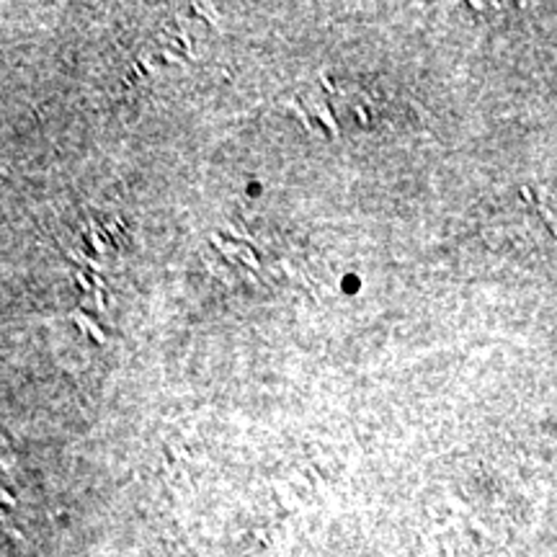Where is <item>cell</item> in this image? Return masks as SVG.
Masks as SVG:
<instances>
[{
  "label": "cell",
  "mask_w": 557,
  "mask_h": 557,
  "mask_svg": "<svg viewBox=\"0 0 557 557\" xmlns=\"http://www.w3.org/2000/svg\"><path fill=\"white\" fill-rule=\"evenodd\" d=\"M70 317L75 320V325H78L83 333L93 335V340H96V343H106V333L98 328V322H96L91 315H85L83 310H73V312H70Z\"/></svg>",
  "instance_id": "cell-1"
},
{
  "label": "cell",
  "mask_w": 557,
  "mask_h": 557,
  "mask_svg": "<svg viewBox=\"0 0 557 557\" xmlns=\"http://www.w3.org/2000/svg\"><path fill=\"white\" fill-rule=\"evenodd\" d=\"M209 240H212V245L225 256V261H230V263H235L238 258H240V243H225L217 232L214 235H209Z\"/></svg>",
  "instance_id": "cell-2"
},
{
  "label": "cell",
  "mask_w": 557,
  "mask_h": 557,
  "mask_svg": "<svg viewBox=\"0 0 557 557\" xmlns=\"http://www.w3.org/2000/svg\"><path fill=\"white\" fill-rule=\"evenodd\" d=\"M310 109H312V114L322 121V127L330 132V134H338L340 132V127H338V121L333 119V114H330V109L325 106V103H310Z\"/></svg>",
  "instance_id": "cell-3"
},
{
  "label": "cell",
  "mask_w": 557,
  "mask_h": 557,
  "mask_svg": "<svg viewBox=\"0 0 557 557\" xmlns=\"http://www.w3.org/2000/svg\"><path fill=\"white\" fill-rule=\"evenodd\" d=\"M165 31H170V37H175L181 44H183V52L189 55L191 60H196V52H194V44H191V37L186 34V31H175L173 26H165Z\"/></svg>",
  "instance_id": "cell-4"
},
{
  "label": "cell",
  "mask_w": 557,
  "mask_h": 557,
  "mask_svg": "<svg viewBox=\"0 0 557 557\" xmlns=\"http://www.w3.org/2000/svg\"><path fill=\"white\" fill-rule=\"evenodd\" d=\"M240 261L248 266V268H253V271H261V261L256 258V253L245 245V243H240Z\"/></svg>",
  "instance_id": "cell-5"
},
{
  "label": "cell",
  "mask_w": 557,
  "mask_h": 557,
  "mask_svg": "<svg viewBox=\"0 0 557 557\" xmlns=\"http://www.w3.org/2000/svg\"><path fill=\"white\" fill-rule=\"evenodd\" d=\"M88 243L93 245V250H96V253H106V250H109V243H103V240L98 238V230H96V227H91V225H88Z\"/></svg>",
  "instance_id": "cell-6"
},
{
  "label": "cell",
  "mask_w": 557,
  "mask_h": 557,
  "mask_svg": "<svg viewBox=\"0 0 557 557\" xmlns=\"http://www.w3.org/2000/svg\"><path fill=\"white\" fill-rule=\"evenodd\" d=\"M286 106H289V109H292V111H294V114L299 116V121H302V127H304L307 132H312V121H310V116H307V111H304V109H302V106H299L297 101H289Z\"/></svg>",
  "instance_id": "cell-7"
},
{
  "label": "cell",
  "mask_w": 557,
  "mask_h": 557,
  "mask_svg": "<svg viewBox=\"0 0 557 557\" xmlns=\"http://www.w3.org/2000/svg\"><path fill=\"white\" fill-rule=\"evenodd\" d=\"M539 214L544 217V222H547V225L552 227V232H554V238H557V217L552 214V209H547L544 204H539Z\"/></svg>",
  "instance_id": "cell-8"
},
{
  "label": "cell",
  "mask_w": 557,
  "mask_h": 557,
  "mask_svg": "<svg viewBox=\"0 0 557 557\" xmlns=\"http://www.w3.org/2000/svg\"><path fill=\"white\" fill-rule=\"evenodd\" d=\"M75 281H78V286H80L83 292H96V289H93V284L88 281L85 271H75Z\"/></svg>",
  "instance_id": "cell-9"
},
{
  "label": "cell",
  "mask_w": 557,
  "mask_h": 557,
  "mask_svg": "<svg viewBox=\"0 0 557 557\" xmlns=\"http://www.w3.org/2000/svg\"><path fill=\"white\" fill-rule=\"evenodd\" d=\"M191 8H194V11H196V13H199V16H202V19H207V21H209V24H212V26H217V16H212V13H209V11H207V8H204V6H199V3H194V6H191Z\"/></svg>",
  "instance_id": "cell-10"
},
{
  "label": "cell",
  "mask_w": 557,
  "mask_h": 557,
  "mask_svg": "<svg viewBox=\"0 0 557 557\" xmlns=\"http://www.w3.org/2000/svg\"><path fill=\"white\" fill-rule=\"evenodd\" d=\"M160 55H163V60H165V62H175V65H183V57H181L178 52H173V49H163Z\"/></svg>",
  "instance_id": "cell-11"
},
{
  "label": "cell",
  "mask_w": 557,
  "mask_h": 557,
  "mask_svg": "<svg viewBox=\"0 0 557 557\" xmlns=\"http://www.w3.org/2000/svg\"><path fill=\"white\" fill-rule=\"evenodd\" d=\"M279 263H281V268H284V271H286V274H289V276H292V279H299V281H304V279H302V276H299V274H297V271H294V268H292V263H289V261H286V258H281V261H279ZM304 284H307V281H304ZM307 289H312V286H310V284H307Z\"/></svg>",
  "instance_id": "cell-12"
},
{
  "label": "cell",
  "mask_w": 557,
  "mask_h": 557,
  "mask_svg": "<svg viewBox=\"0 0 557 557\" xmlns=\"http://www.w3.org/2000/svg\"><path fill=\"white\" fill-rule=\"evenodd\" d=\"M106 232H109V235L116 240V245H121V240H124V238H121V232H119V225H116V222H109V225H106Z\"/></svg>",
  "instance_id": "cell-13"
},
{
  "label": "cell",
  "mask_w": 557,
  "mask_h": 557,
  "mask_svg": "<svg viewBox=\"0 0 557 557\" xmlns=\"http://www.w3.org/2000/svg\"><path fill=\"white\" fill-rule=\"evenodd\" d=\"M139 62H142V67H145L147 73H157V67H155V62H152V60H150L147 55H142V57H139Z\"/></svg>",
  "instance_id": "cell-14"
},
{
  "label": "cell",
  "mask_w": 557,
  "mask_h": 557,
  "mask_svg": "<svg viewBox=\"0 0 557 557\" xmlns=\"http://www.w3.org/2000/svg\"><path fill=\"white\" fill-rule=\"evenodd\" d=\"M93 299H96V307H98V310H106V299H103V289H96V292H93Z\"/></svg>",
  "instance_id": "cell-15"
},
{
  "label": "cell",
  "mask_w": 557,
  "mask_h": 557,
  "mask_svg": "<svg viewBox=\"0 0 557 557\" xmlns=\"http://www.w3.org/2000/svg\"><path fill=\"white\" fill-rule=\"evenodd\" d=\"M320 83H322V85H325V91H328V93H335V85H333V83H330V78H328V75H325V73H320Z\"/></svg>",
  "instance_id": "cell-16"
},
{
  "label": "cell",
  "mask_w": 557,
  "mask_h": 557,
  "mask_svg": "<svg viewBox=\"0 0 557 557\" xmlns=\"http://www.w3.org/2000/svg\"><path fill=\"white\" fill-rule=\"evenodd\" d=\"M0 498H3V503H6V506H16V498H13V495L6 490V488L0 490Z\"/></svg>",
  "instance_id": "cell-17"
}]
</instances>
